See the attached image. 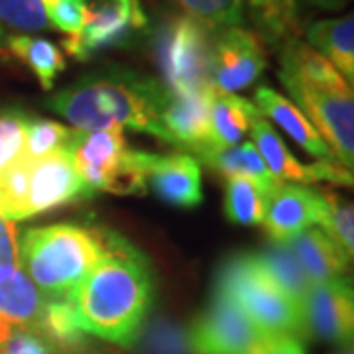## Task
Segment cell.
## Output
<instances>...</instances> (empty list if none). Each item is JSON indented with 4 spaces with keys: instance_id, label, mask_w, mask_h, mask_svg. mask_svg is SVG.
<instances>
[{
    "instance_id": "cell-1",
    "label": "cell",
    "mask_w": 354,
    "mask_h": 354,
    "mask_svg": "<svg viewBox=\"0 0 354 354\" xmlns=\"http://www.w3.org/2000/svg\"><path fill=\"white\" fill-rule=\"evenodd\" d=\"M106 254L69 295L79 327L128 346L138 339L153 301L152 270L127 239L104 228Z\"/></svg>"
},
{
    "instance_id": "cell-2",
    "label": "cell",
    "mask_w": 354,
    "mask_h": 354,
    "mask_svg": "<svg viewBox=\"0 0 354 354\" xmlns=\"http://www.w3.org/2000/svg\"><path fill=\"white\" fill-rule=\"evenodd\" d=\"M169 99L164 85L128 69H104L81 77L48 101L53 113L81 132L118 124L171 144L162 122Z\"/></svg>"
},
{
    "instance_id": "cell-3",
    "label": "cell",
    "mask_w": 354,
    "mask_h": 354,
    "mask_svg": "<svg viewBox=\"0 0 354 354\" xmlns=\"http://www.w3.org/2000/svg\"><path fill=\"white\" fill-rule=\"evenodd\" d=\"M104 254V228L38 227L20 242V268L48 299H59L73 293Z\"/></svg>"
},
{
    "instance_id": "cell-4",
    "label": "cell",
    "mask_w": 354,
    "mask_h": 354,
    "mask_svg": "<svg viewBox=\"0 0 354 354\" xmlns=\"http://www.w3.org/2000/svg\"><path fill=\"white\" fill-rule=\"evenodd\" d=\"M215 291L227 295L264 337L304 335L299 307L272 281L256 254L230 256L218 270Z\"/></svg>"
},
{
    "instance_id": "cell-5",
    "label": "cell",
    "mask_w": 354,
    "mask_h": 354,
    "mask_svg": "<svg viewBox=\"0 0 354 354\" xmlns=\"http://www.w3.org/2000/svg\"><path fill=\"white\" fill-rule=\"evenodd\" d=\"M213 38L189 14H174L156 32L153 53L169 95H189L211 85Z\"/></svg>"
},
{
    "instance_id": "cell-6",
    "label": "cell",
    "mask_w": 354,
    "mask_h": 354,
    "mask_svg": "<svg viewBox=\"0 0 354 354\" xmlns=\"http://www.w3.org/2000/svg\"><path fill=\"white\" fill-rule=\"evenodd\" d=\"M293 101L299 104L311 127L329 146L333 160L342 167L354 164V99L353 85L323 87L279 75Z\"/></svg>"
},
{
    "instance_id": "cell-7",
    "label": "cell",
    "mask_w": 354,
    "mask_h": 354,
    "mask_svg": "<svg viewBox=\"0 0 354 354\" xmlns=\"http://www.w3.org/2000/svg\"><path fill=\"white\" fill-rule=\"evenodd\" d=\"M85 8L83 30L62 41L64 50L79 62H88L111 48H124L148 26L142 0H85Z\"/></svg>"
},
{
    "instance_id": "cell-8",
    "label": "cell",
    "mask_w": 354,
    "mask_h": 354,
    "mask_svg": "<svg viewBox=\"0 0 354 354\" xmlns=\"http://www.w3.org/2000/svg\"><path fill=\"white\" fill-rule=\"evenodd\" d=\"M264 335L227 295H213L187 335L191 354H254Z\"/></svg>"
},
{
    "instance_id": "cell-9",
    "label": "cell",
    "mask_w": 354,
    "mask_h": 354,
    "mask_svg": "<svg viewBox=\"0 0 354 354\" xmlns=\"http://www.w3.org/2000/svg\"><path fill=\"white\" fill-rule=\"evenodd\" d=\"M266 69L264 39L241 26L225 28L213 39L211 85L216 93L232 95L250 87Z\"/></svg>"
},
{
    "instance_id": "cell-10",
    "label": "cell",
    "mask_w": 354,
    "mask_h": 354,
    "mask_svg": "<svg viewBox=\"0 0 354 354\" xmlns=\"http://www.w3.org/2000/svg\"><path fill=\"white\" fill-rule=\"evenodd\" d=\"M304 335L333 344L353 341V288L344 278H333L311 286L299 305Z\"/></svg>"
},
{
    "instance_id": "cell-11",
    "label": "cell",
    "mask_w": 354,
    "mask_h": 354,
    "mask_svg": "<svg viewBox=\"0 0 354 354\" xmlns=\"http://www.w3.org/2000/svg\"><path fill=\"white\" fill-rule=\"evenodd\" d=\"M91 191L77 176L67 150H57L30 162L26 218L88 197Z\"/></svg>"
},
{
    "instance_id": "cell-12",
    "label": "cell",
    "mask_w": 354,
    "mask_h": 354,
    "mask_svg": "<svg viewBox=\"0 0 354 354\" xmlns=\"http://www.w3.org/2000/svg\"><path fill=\"white\" fill-rule=\"evenodd\" d=\"M325 201L321 191L279 181L268 193L262 225L272 241L288 242L315 223L321 225Z\"/></svg>"
},
{
    "instance_id": "cell-13",
    "label": "cell",
    "mask_w": 354,
    "mask_h": 354,
    "mask_svg": "<svg viewBox=\"0 0 354 354\" xmlns=\"http://www.w3.org/2000/svg\"><path fill=\"white\" fill-rule=\"evenodd\" d=\"M254 148L258 150L262 162L270 174L278 181H299V183H315L329 181L333 185H353V174L346 167L335 162H317V164H299L293 153L288 150L283 140L264 118H258L252 127Z\"/></svg>"
},
{
    "instance_id": "cell-14",
    "label": "cell",
    "mask_w": 354,
    "mask_h": 354,
    "mask_svg": "<svg viewBox=\"0 0 354 354\" xmlns=\"http://www.w3.org/2000/svg\"><path fill=\"white\" fill-rule=\"evenodd\" d=\"M124 150L127 138L122 127L118 124L91 132L73 130L71 140L67 144V152L71 156L77 176L81 177V181L91 193L102 191L106 177L111 176Z\"/></svg>"
},
{
    "instance_id": "cell-15",
    "label": "cell",
    "mask_w": 354,
    "mask_h": 354,
    "mask_svg": "<svg viewBox=\"0 0 354 354\" xmlns=\"http://www.w3.org/2000/svg\"><path fill=\"white\" fill-rule=\"evenodd\" d=\"M215 93V87H207L189 95H169L162 113V122L174 146L191 148L193 152L209 146L211 106Z\"/></svg>"
},
{
    "instance_id": "cell-16",
    "label": "cell",
    "mask_w": 354,
    "mask_h": 354,
    "mask_svg": "<svg viewBox=\"0 0 354 354\" xmlns=\"http://www.w3.org/2000/svg\"><path fill=\"white\" fill-rule=\"evenodd\" d=\"M148 183L167 205L193 209L203 203L201 167L193 156H156Z\"/></svg>"
},
{
    "instance_id": "cell-17",
    "label": "cell",
    "mask_w": 354,
    "mask_h": 354,
    "mask_svg": "<svg viewBox=\"0 0 354 354\" xmlns=\"http://www.w3.org/2000/svg\"><path fill=\"white\" fill-rule=\"evenodd\" d=\"M48 297L20 266H0V319L18 329H36Z\"/></svg>"
},
{
    "instance_id": "cell-18",
    "label": "cell",
    "mask_w": 354,
    "mask_h": 354,
    "mask_svg": "<svg viewBox=\"0 0 354 354\" xmlns=\"http://www.w3.org/2000/svg\"><path fill=\"white\" fill-rule=\"evenodd\" d=\"M288 242L311 286L342 278L351 262L346 252L321 228H307Z\"/></svg>"
},
{
    "instance_id": "cell-19",
    "label": "cell",
    "mask_w": 354,
    "mask_h": 354,
    "mask_svg": "<svg viewBox=\"0 0 354 354\" xmlns=\"http://www.w3.org/2000/svg\"><path fill=\"white\" fill-rule=\"evenodd\" d=\"M256 104H258L256 109L260 111L262 116L264 114L270 116L304 148L305 152H309L315 158H321L323 162H335L325 140L319 136V132L311 127V122L305 118V114L293 102L281 97L274 88L260 87L256 91Z\"/></svg>"
},
{
    "instance_id": "cell-20",
    "label": "cell",
    "mask_w": 354,
    "mask_h": 354,
    "mask_svg": "<svg viewBox=\"0 0 354 354\" xmlns=\"http://www.w3.org/2000/svg\"><path fill=\"white\" fill-rule=\"evenodd\" d=\"M34 333L48 342L53 354H85L88 351L87 333L79 327L69 297L48 299Z\"/></svg>"
},
{
    "instance_id": "cell-21",
    "label": "cell",
    "mask_w": 354,
    "mask_h": 354,
    "mask_svg": "<svg viewBox=\"0 0 354 354\" xmlns=\"http://www.w3.org/2000/svg\"><path fill=\"white\" fill-rule=\"evenodd\" d=\"M258 118H262V114L250 101L236 95L215 93L211 106L209 146L213 148L236 146L252 130Z\"/></svg>"
},
{
    "instance_id": "cell-22",
    "label": "cell",
    "mask_w": 354,
    "mask_h": 354,
    "mask_svg": "<svg viewBox=\"0 0 354 354\" xmlns=\"http://www.w3.org/2000/svg\"><path fill=\"white\" fill-rule=\"evenodd\" d=\"M307 39L329 62L346 83L354 81V18L317 20L307 28Z\"/></svg>"
},
{
    "instance_id": "cell-23",
    "label": "cell",
    "mask_w": 354,
    "mask_h": 354,
    "mask_svg": "<svg viewBox=\"0 0 354 354\" xmlns=\"http://www.w3.org/2000/svg\"><path fill=\"white\" fill-rule=\"evenodd\" d=\"M195 153L201 158L207 165L221 171L223 176L230 177H248L258 181L264 187H274L279 183L276 177L270 174V169L262 162L258 150L254 144L242 142L241 146H230V148H213V146H203Z\"/></svg>"
},
{
    "instance_id": "cell-24",
    "label": "cell",
    "mask_w": 354,
    "mask_h": 354,
    "mask_svg": "<svg viewBox=\"0 0 354 354\" xmlns=\"http://www.w3.org/2000/svg\"><path fill=\"white\" fill-rule=\"evenodd\" d=\"M256 258L272 281L299 307L311 288V281L307 279L304 268L297 262L290 242L270 241L256 254Z\"/></svg>"
},
{
    "instance_id": "cell-25",
    "label": "cell",
    "mask_w": 354,
    "mask_h": 354,
    "mask_svg": "<svg viewBox=\"0 0 354 354\" xmlns=\"http://www.w3.org/2000/svg\"><path fill=\"white\" fill-rule=\"evenodd\" d=\"M6 51L36 75L41 88L50 91L55 79L65 71V57L51 41L34 36H6Z\"/></svg>"
},
{
    "instance_id": "cell-26",
    "label": "cell",
    "mask_w": 354,
    "mask_h": 354,
    "mask_svg": "<svg viewBox=\"0 0 354 354\" xmlns=\"http://www.w3.org/2000/svg\"><path fill=\"white\" fill-rule=\"evenodd\" d=\"M270 191L272 187H264L248 177H230L225 191V215L234 225H262Z\"/></svg>"
},
{
    "instance_id": "cell-27",
    "label": "cell",
    "mask_w": 354,
    "mask_h": 354,
    "mask_svg": "<svg viewBox=\"0 0 354 354\" xmlns=\"http://www.w3.org/2000/svg\"><path fill=\"white\" fill-rule=\"evenodd\" d=\"M156 162V153L132 152L124 150L120 160L116 162L111 176L106 177L102 191L114 195H140L146 193L148 177Z\"/></svg>"
},
{
    "instance_id": "cell-28",
    "label": "cell",
    "mask_w": 354,
    "mask_h": 354,
    "mask_svg": "<svg viewBox=\"0 0 354 354\" xmlns=\"http://www.w3.org/2000/svg\"><path fill=\"white\" fill-rule=\"evenodd\" d=\"M258 24L262 28V38L278 41L293 38L297 30V0H250Z\"/></svg>"
},
{
    "instance_id": "cell-29",
    "label": "cell",
    "mask_w": 354,
    "mask_h": 354,
    "mask_svg": "<svg viewBox=\"0 0 354 354\" xmlns=\"http://www.w3.org/2000/svg\"><path fill=\"white\" fill-rule=\"evenodd\" d=\"M323 201H325V213L321 218V225L325 232L329 234L333 241L341 246L348 258H353L354 252V211L353 203L342 199L339 193L335 191H321Z\"/></svg>"
},
{
    "instance_id": "cell-30",
    "label": "cell",
    "mask_w": 354,
    "mask_h": 354,
    "mask_svg": "<svg viewBox=\"0 0 354 354\" xmlns=\"http://www.w3.org/2000/svg\"><path fill=\"white\" fill-rule=\"evenodd\" d=\"M73 130L65 128L53 120H41V118H30L26 127L24 153L30 160H38L57 150H67V144L71 140Z\"/></svg>"
},
{
    "instance_id": "cell-31",
    "label": "cell",
    "mask_w": 354,
    "mask_h": 354,
    "mask_svg": "<svg viewBox=\"0 0 354 354\" xmlns=\"http://www.w3.org/2000/svg\"><path fill=\"white\" fill-rule=\"evenodd\" d=\"M185 12L209 30L234 28L242 22V0H177Z\"/></svg>"
},
{
    "instance_id": "cell-32",
    "label": "cell",
    "mask_w": 354,
    "mask_h": 354,
    "mask_svg": "<svg viewBox=\"0 0 354 354\" xmlns=\"http://www.w3.org/2000/svg\"><path fill=\"white\" fill-rule=\"evenodd\" d=\"M0 26H8L18 32L46 30V8L39 0H0Z\"/></svg>"
},
{
    "instance_id": "cell-33",
    "label": "cell",
    "mask_w": 354,
    "mask_h": 354,
    "mask_svg": "<svg viewBox=\"0 0 354 354\" xmlns=\"http://www.w3.org/2000/svg\"><path fill=\"white\" fill-rule=\"evenodd\" d=\"M28 116L18 111L0 113V171L24 150Z\"/></svg>"
},
{
    "instance_id": "cell-34",
    "label": "cell",
    "mask_w": 354,
    "mask_h": 354,
    "mask_svg": "<svg viewBox=\"0 0 354 354\" xmlns=\"http://www.w3.org/2000/svg\"><path fill=\"white\" fill-rule=\"evenodd\" d=\"M46 16L48 24L65 32L67 36H75L83 30L87 18L85 0H57L50 10H46Z\"/></svg>"
},
{
    "instance_id": "cell-35",
    "label": "cell",
    "mask_w": 354,
    "mask_h": 354,
    "mask_svg": "<svg viewBox=\"0 0 354 354\" xmlns=\"http://www.w3.org/2000/svg\"><path fill=\"white\" fill-rule=\"evenodd\" d=\"M0 354H53V351L38 333L14 327L8 341L0 348Z\"/></svg>"
},
{
    "instance_id": "cell-36",
    "label": "cell",
    "mask_w": 354,
    "mask_h": 354,
    "mask_svg": "<svg viewBox=\"0 0 354 354\" xmlns=\"http://www.w3.org/2000/svg\"><path fill=\"white\" fill-rule=\"evenodd\" d=\"M0 266H20L18 230L4 216H0Z\"/></svg>"
},
{
    "instance_id": "cell-37",
    "label": "cell",
    "mask_w": 354,
    "mask_h": 354,
    "mask_svg": "<svg viewBox=\"0 0 354 354\" xmlns=\"http://www.w3.org/2000/svg\"><path fill=\"white\" fill-rule=\"evenodd\" d=\"M254 354H307L299 337H264Z\"/></svg>"
},
{
    "instance_id": "cell-38",
    "label": "cell",
    "mask_w": 354,
    "mask_h": 354,
    "mask_svg": "<svg viewBox=\"0 0 354 354\" xmlns=\"http://www.w3.org/2000/svg\"><path fill=\"white\" fill-rule=\"evenodd\" d=\"M297 2H299V0H297ZM307 2L317 4V6H321V8H330V10H337V8H342V6H344L342 0H307Z\"/></svg>"
},
{
    "instance_id": "cell-39",
    "label": "cell",
    "mask_w": 354,
    "mask_h": 354,
    "mask_svg": "<svg viewBox=\"0 0 354 354\" xmlns=\"http://www.w3.org/2000/svg\"><path fill=\"white\" fill-rule=\"evenodd\" d=\"M12 325L10 323H6L4 319H0V348L4 346V342L8 341V337H10V333H12Z\"/></svg>"
},
{
    "instance_id": "cell-40",
    "label": "cell",
    "mask_w": 354,
    "mask_h": 354,
    "mask_svg": "<svg viewBox=\"0 0 354 354\" xmlns=\"http://www.w3.org/2000/svg\"><path fill=\"white\" fill-rule=\"evenodd\" d=\"M6 51V32H4V28L0 26V55Z\"/></svg>"
},
{
    "instance_id": "cell-41",
    "label": "cell",
    "mask_w": 354,
    "mask_h": 354,
    "mask_svg": "<svg viewBox=\"0 0 354 354\" xmlns=\"http://www.w3.org/2000/svg\"><path fill=\"white\" fill-rule=\"evenodd\" d=\"M39 2L44 4V8H46V10H50L51 6H53V4H55L57 0H39Z\"/></svg>"
},
{
    "instance_id": "cell-42",
    "label": "cell",
    "mask_w": 354,
    "mask_h": 354,
    "mask_svg": "<svg viewBox=\"0 0 354 354\" xmlns=\"http://www.w3.org/2000/svg\"><path fill=\"white\" fill-rule=\"evenodd\" d=\"M339 354H353V351H351V348H348V351L344 348V351H341V353H339Z\"/></svg>"
},
{
    "instance_id": "cell-43",
    "label": "cell",
    "mask_w": 354,
    "mask_h": 354,
    "mask_svg": "<svg viewBox=\"0 0 354 354\" xmlns=\"http://www.w3.org/2000/svg\"><path fill=\"white\" fill-rule=\"evenodd\" d=\"M342 2H348V0H342Z\"/></svg>"
}]
</instances>
